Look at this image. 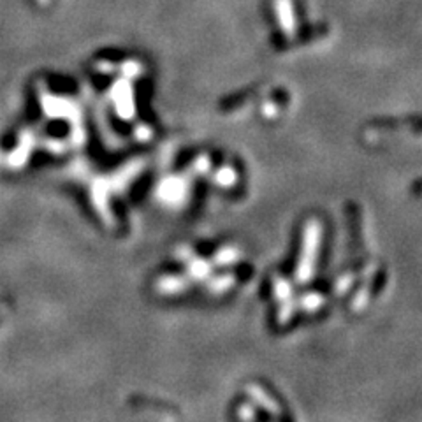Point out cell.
<instances>
[{
	"label": "cell",
	"mask_w": 422,
	"mask_h": 422,
	"mask_svg": "<svg viewBox=\"0 0 422 422\" xmlns=\"http://www.w3.org/2000/svg\"><path fill=\"white\" fill-rule=\"evenodd\" d=\"M34 2H36L37 5H48V4H51L53 0H34Z\"/></svg>",
	"instance_id": "obj_1"
}]
</instances>
